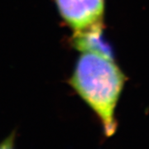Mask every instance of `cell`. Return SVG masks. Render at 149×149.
Segmentation results:
<instances>
[{
	"label": "cell",
	"mask_w": 149,
	"mask_h": 149,
	"mask_svg": "<svg viewBox=\"0 0 149 149\" xmlns=\"http://www.w3.org/2000/svg\"><path fill=\"white\" fill-rule=\"evenodd\" d=\"M103 22L96 24L83 32L74 33L71 39L72 46L80 52H91L113 60L110 46L104 39Z\"/></svg>",
	"instance_id": "obj_3"
},
{
	"label": "cell",
	"mask_w": 149,
	"mask_h": 149,
	"mask_svg": "<svg viewBox=\"0 0 149 149\" xmlns=\"http://www.w3.org/2000/svg\"><path fill=\"white\" fill-rule=\"evenodd\" d=\"M16 132L13 131L2 140L0 142V149H16Z\"/></svg>",
	"instance_id": "obj_4"
},
{
	"label": "cell",
	"mask_w": 149,
	"mask_h": 149,
	"mask_svg": "<svg viewBox=\"0 0 149 149\" xmlns=\"http://www.w3.org/2000/svg\"><path fill=\"white\" fill-rule=\"evenodd\" d=\"M65 23L74 33L83 32L104 20L105 0H54Z\"/></svg>",
	"instance_id": "obj_2"
},
{
	"label": "cell",
	"mask_w": 149,
	"mask_h": 149,
	"mask_svg": "<svg viewBox=\"0 0 149 149\" xmlns=\"http://www.w3.org/2000/svg\"><path fill=\"white\" fill-rule=\"evenodd\" d=\"M126 80L114 60L91 52H80L69 78L70 87L99 118L106 138L117 131L115 110Z\"/></svg>",
	"instance_id": "obj_1"
}]
</instances>
